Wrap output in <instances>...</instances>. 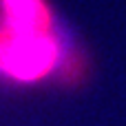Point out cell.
Wrapping results in <instances>:
<instances>
[{
  "label": "cell",
  "mask_w": 126,
  "mask_h": 126,
  "mask_svg": "<svg viewBox=\"0 0 126 126\" xmlns=\"http://www.w3.org/2000/svg\"><path fill=\"white\" fill-rule=\"evenodd\" d=\"M62 66L55 31H18L0 24V73L13 82H40Z\"/></svg>",
  "instance_id": "cell-1"
},
{
  "label": "cell",
  "mask_w": 126,
  "mask_h": 126,
  "mask_svg": "<svg viewBox=\"0 0 126 126\" xmlns=\"http://www.w3.org/2000/svg\"><path fill=\"white\" fill-rule=\"evenodd\" d=\"M2 24L18 31H55V20L44 0H0Z\"/></svg>",
  "instance_id": "cell-2"
}]
</instances>
